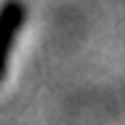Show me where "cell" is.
Masks as SVG:
<instances>
[{"label": "cell", "instance_id": "cell-1", "mask_svg": "<svg viewBox=\"0 0 125 125\" xmlns=\"http://www.w3.org/2000/svg\"><path fill=\"white\" fill-rule=\"evenodd\" d=\"M25 15L28 10L23 0H3V5H0V80L8 75L13 48L25 25Z\"/></svg>", "mask_w": 125, "mask_h": 125}]
</instances>
